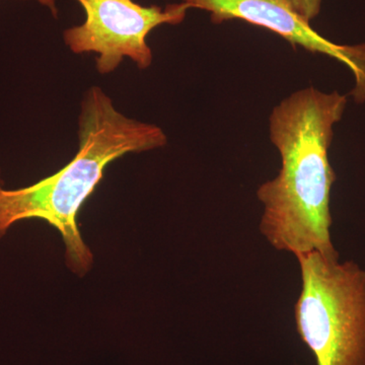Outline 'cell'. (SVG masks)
<instances>
[{
  "label": "cell",
  "instance_id": "6da1fadb",
  "mask_svg": "<svg viewBox=\"0 0 365 365\" xmlns=\"http://www.w3.org/2000/svg\"><path fill=\"white\" fill-rule=\"evenodd\" d=\"M347 97L313 86L295 91L269 118L270 139L279 151L277 176L257 190L263 204L259 230L274 249L295 257L339 253L331 239V190L336 181L329 148L334 125L342 119Z\"/></svg>",
  "mask_w": 365,
  "mask_h": 365
},
{
  "label": "cell",
  "instance_id": "7a4b0ae2",
  "mask_svg": "<svg viewBox=\"0 0 365 365\" xmlns=\"http://www.w3.org/2000/svg\"><path fill=\"white\" fill-rule=\"evenodd\" d=\"M78 140L76 158L56 174L26 188L0 189V239L21 220H44L61 234L68 267L83 275L93 254L76 223L81 206L109 163L127 153L163 148L168 138L160 127L125 116L104 91L91 88L81 103Z\"/></svg>",
  "mask_w": 365,
  "mask_h": 365
},
{
  "label": "cell",
  "instance_id": "3957f363",
  "mask_svg": "<svg viewBox=\"0 0 365 365\" xmlns=\"http://www.w3.org/2000/svg\"><path fill=\"white\" fill-rule=\"evenodd\" d=\"M297 333L317 365H365V270L319 252L297 256Z\"/></svg>",
  "mask_w": 365,
  "mask_h": 365
},
{
  "label": "cell",
  "instance_id": "277c9868",
  "mask_svg": "<svg viewBox=\"0 0 365 365\" xmlns=\"http://www.w3.org/2000/svg\"><path fill=\"white\" fill-rule=\"evenodd\" d=\"M86 11L83 25L63 33L64 42L76 54L98 53L101 74L113 72L128 57L140 69L153 63L148 34L160 25H179L186 18V4L143 6L133 0H78Z\"/></svg>",
  "mask_w": 365,
  "mask_h": 365
},
{
  "label": "cell",
  "instance_id": "5b68a950",
  "mask_svg": "<svg viewBox=\"0 0 365 365\" xmlns=\"http://www.w3.org/2000/svg\"><path fill=\"white\" fill-rule=\"evenodd\" d=\"M189 9L210 14L215 25L240 20L277 34L292 47L297 46L314 54H323L342 62L355 78L352 96L365 102V44L347 46L331 42L319 35L295 13L287 0H182Z\"/></svg>",
  "mask_w": 365,
  "mask_h": 365
},
{
  "label": "cell",
  "instance_id": "8992f818",
  "mask_svg": "<svg viewBox=\"0 0 365 365\" xmlns=\"http://www.w3.org/2000/svg\"><path fill=\"white\" fill-rule=\"evenodd\" d=\"M292 9L304 21L311 23L319 16L323 0H287Z\"/></svg>",
  "mask_w": 365,
  "mask_h": 365
},
{
  "label": "cell",
  "instance_id": "52a82bcc",
  "mask_svg": "<svg viewBox=\"0 0 365 365\" xmlns=\"http://www.w3.org/2000/svg\"><path fill=\"white\" fill-rule=\"evenodd\" d=\"M37 1L40 2L43 6L49 7L50 11H52L53 16H57L58 11H57L56 0H37Z\"/></svg>",
  "mask_w": 365,
  "mask_h": 365
},
{
  "label": "cell",
  "instance_id": "ba28073f",
  "mask_svg": "<svg viewBox=\"0 0 365 365\" xmlns=\"http://www.w3.org/2000/svg\"><path fill=\"white\" fill-rule=\"evenodd\" d=\"M0 182H1V181H0ZM0 189H1V187H0Z\"/></svg>",
  "mask_w": 365,
  "mask_h": 365
},
{
  "label": "cell",
  "instance_id": "9c48e42d",
  "mask_svg": "<svg viewBox=\"0 0 365 365\" xmlns=\"http://www.w3.org/2000/svg\"><path fill=\"white\" fill-rule=\"evenodd\" d=\"M294 365H297V364H294Z\"/></svg>",
  "mask_w": 365,
  "mask_h": 365
}]
</instances>
